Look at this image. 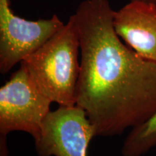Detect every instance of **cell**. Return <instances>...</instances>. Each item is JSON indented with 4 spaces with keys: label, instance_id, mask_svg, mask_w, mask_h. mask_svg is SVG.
Returning <instances> with one entry per match:
<instances>
[{
    "label": "cell",
    "instance_id": "cell-1",
    "mask_svg": "<svg viewBox=\"0 0 156 156\" xmlns=\"http://www.w3.org/2000/svg\"><path fill=\"white\" fill-rule=\"evenodd\" d=\"M114 12L108 0H84L73 15L81 56L76 105L95 136L121 135L156 113V63L122 41Z\"/></svg>",
    "mask_w": 156,
    "mask_h": 156
},
{
    "label": "cell",
    "instance_id": "cell-9",
    "mask_svg": "<svg viewBox=\"0 0 156 156\" xmlns=\"http://www.w3.org/2000/svg\"><path fill=\"white\" fill-rule=\"evenodd\" d=\"M131 1H140V2H147V3L153 4V5H156V0H131Z\"/></svg>",
    "mask_w": 156,
    "mask_h": 156
},
{
    "label": "cell",
    "instance_id": "cell-6",
    "mask_svg": "<svg viewBox=\"0 0 156 156\" xmlns=\"http://www.w3.org/2000/svg\"><path fill=\"white\" fill-rule=\"evenodd\" d=\"M115 31L141 57L156 63V5L130 1L114 11Z\"/></svg>",
    "mask_w": 156,
    "mask_h": 156
},
{
    "label": "cell",
    "instance_id": "cell-4",
    "mask_svg": "<svg viewBox=\"0 0 156 156\" xmlns=\"http://www.w3.org/2000/svg\"><path fill=\"white\" fill-rule=\"evenodd\" d=\"M54 14L28 20L13 12L10 0H0V73L5 75L34 54L64 26Z\"/></svg>",
    "mask_w": 156,
    "mask_h": 156
},
{
    "label": "cell",
    "instance_id": "cell-7",
    "mask_svg": "<svg viewBox=\"0 0 156 156\" xmlns=\"http://www.w3.org/2000/svg\"><path fill=\"white\" fill-rule=\"evenodd\" d=\"M156 145V113L150 119L132 128L122 149L123 156H140Z\"/></svg>",
    "mask_w": 156,
    "mask_h": 156
},
{
    "label": "cell",
    "instance_id": "cell-5",
    "mask_svg": "<svg viewBox=\"0 0 156 156\" xmlns=\"http://www.w3.org/2000/svg\"><path fill=\"white\" fill-rule=\"evenodd\" d=\"M95 132L86 113L77 105L50 112L34 140L39 156H87Z\"/></svg>",
    "mask_w": 156,
    "mask_h": 156
},
{
    "label": "cell",
    "instance_id": "cell-8",
    "mask_svg": "<svg viewBox=\"0 0 156 156\" xmlns=\"http://www.w3.org/2000/svg\"><path fill=\"white\" fill-rule=\"evenodd\" d=\"M7 136L0 134V156H8V148L7 146Z\"/></svg>",
    "mask_w": 156,
    "mask_h": 156
},
{
    "label": "cell",
    "instance_id": "cell-2",
    "mask_svg": "<svg viewBox=\"0 0 156 156\" xmlns=\"http://www.w3.org/2000/svg\"><path fill=\"white\" fill-rule=\"evenodd\" d=\"M80 51L79 35L73 15L60 30L20 64L51 102L59 106H74L80 71Z\"/></svg>",
    "mask_w": 156,
    "mask_h": 156
},
{
    "label": "cell",
    "instance_id": "cell-3",
    "mask_svg": "<svg viewBox=\"0 0 156 156\" xmlns=\"http://www.w3.org/2000/svg\"><path fill=\"white\" fill-rule=\"evenodd\" d=\"M51 103L20 64L0 88V134L21 131L36 139Z\"/></svg>",
    "mask_w": 156,
    "mask_h": 156
}]
</instances>
